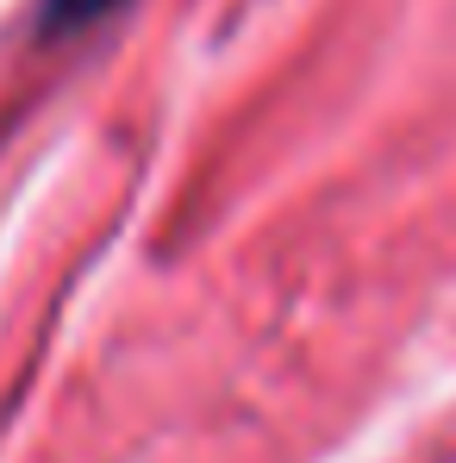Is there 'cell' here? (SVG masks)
<instances>
[{
    "label": "cell",
    "mask_w": 456,
    "mask_h": 463,
    "mask_svg": "<svg viewBox=\"0 0 456 463\" xmlns=\"http://www.w3.org/2000/svg\"><path fill=\"white\" fill-rule=\"evenodd\" d=\"M119 0H44V32L51 38H70L81 25H94V19H107Z\"/></svg>",
    "instance_id": "6da1fadb"
}]
</instances>
